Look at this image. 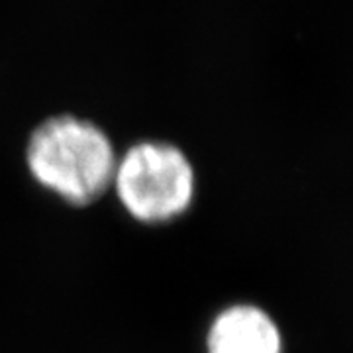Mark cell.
I'll list each match as a JSON object with an SVG mask.
<instances>
[{
	"mask_svg": "<svg viewBox=\"0 0 353 353\" xmlns=\"http://www.w3.org/2000/svg\"><path fill=\"white\" fill-rule=\"evenodd\" d=\"M116 161L108 136L97 124L73 114L41 122L26 150L32 176L71 204H88L112 187Z\"/></svg>",
	"mask_w": 353,
	"mask_h": 353,
	"instance_id": "cell-1",
	"label": "cell"
},
{
	"mask_svg": "<svg viewBox=\"0 0 353 353\" xmlns=\"http://www.w3.org/2000/svg\"><path fill=\"white\" fill-rule=\"evenodd\" d=\"M112 187L128 214L159 224L190 206L194 171L189 157L173 143L139 141L116 161Z\"/></svg>",
	"mask_w": 353,
	"mask_h": 353,
	"instance_id": "cell-2",
	"label": "cell"
},
{
	"mask_svg": "<svg viewBox=\"0 0 353 353\" xmlns=\"http://www.w3.org/2000/svg\"><path fill=\"white\" fill-rule=\"evenodd\" d=\"M281 334L271 316L252 304H236L216 316L208 353H281Z\"/></svg>",
	"mask_w": 353,
	"mask_h": 353,
	"instance_id": "cell-3",
	"label": "cell"
}]
</instances>
